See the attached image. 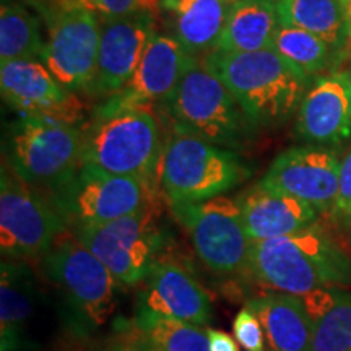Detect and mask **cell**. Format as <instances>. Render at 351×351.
Returning <instances> with one entry per match:
<instances>
[{
	"label": "cell",
	"mask_w": 351,
	"mask_h": 351,
	"mask_svg": "<svg viewBox=\"0 0 351 351\" xmlns=\"http://www.w3.org/2000/svg\"><path fill=\"white\" fill-rule=\"evenodd\" d=\"M173 130L239 150L256 127L225 83L197 62L165 103Z\"/></svg>",
	"instance_id": "cell-6"
},
{
	"label": "cell",
	"mask_w": 351,
	"mask_h": 351,
	"mask_svg": "<svg viewBox=\"0 0 351 351\" xmlns=\"http://www.w3.org/2000/svg\"><path fill=\"white\" fill-rule=\"evenodd\" d=\"M43 15L33 0H2L0 7V64L41 60L46 49Z\"/></svg>",
	"instance_id": "cell-25"
},
{
	"label": "cell",
	"mask_w": 351,
	"mask_h": 351,
	"mask_svg": "<svg viewBox=\"0 0 351 351\" xmlns=\"http://www.w3.org/2000/svg\"><path fill=\"white\" fill-rule=\"evenodd\" d=\"M245 306L261 322L267 351H309L314 322L300 296L267 293Z\"/></svg>",
	"instance_id": "cell-22"
},
{
	"label": "cell",
	"mask_w": 351,
	"mask_h": 351,
	"mask_svg": "<svg viewBox=\"0 0 351 351\" xmlns=\"http://www.w3.org/2000/svg\"><path fill=\"white\" fill-rule=\"evenodd\" d=\"M46 195L69 231H73L138 212L155 200L156 186L82 163Z\"/></svg>",
	"instance_id": "cell-8"
},
{
	"label": "cell",
	"mask_w": 351,
	"mask_h": 351,
	"mask_svg": "<svg viewBox=\"0 0 351 351\" xmlns=\"http://www.w3.org/2000/svg\"><path fill=\"white\" fill-rule=\"evenodd\" d=\"M234 0H160L171 34L189 54L199 59L217 51Z\"/></svg>",
	"instance_id": "cell-21"
},
{
	"label": "cell",
	"mask_w": 351,
	"mask_h": 351,
	"mask_svg": "<svg viewBox=\"0 0 351 351\" xmlns=\"http://www.w3.org/2000/svg\"><path fill=\"white\" fill-rule=\"evenodd\" d=\"M343 228H345L346 234H348V241H350V244H351V217L348 218V221H346V223H345V225H343Z\"/></svg>",
	"instance_id": "cell-34"
},
{
	"label": "cell",
	"mask_w": 351,
	"mask_h": 351,
	"mask_svg": "<svg viewBox=\"0 0 351 351\" xmlns=\"http://www.w3.org/2000/svg\"><path fill=\"white\" fill-rule=\"evenodd\" d=\"M340 161L333 147L311 143L291 147L275 158L258 182L330 217L339 195Z\"/></svg>",
	"instance_id": "cell-13"
},
{
	"label": "cell",
	"mask_w": 351,
	"mask_h": 351,
	"mask_svg": "<svg viewBox=\"0 0 351 351\" xmlns=\"http://www.w3.org/2000/svg\"><path fill=\"white\" fill-rule=\"evenodd\" d=\"M202 64L225 83L256 129L276 127L300 109L311 78L274 49L213 51Z\"/></svg>",
	"instance_id": "cell-1"
},
{
	"label": "cell",
	"mask_w": 351,
	"mask_h": 351,
	"mask_svg": "<svg viewBox=\"0 0 351 351\" xmlns=\"http://www.w3.org/2000/svg\"><path fill=\"white\" fill-rule=\"evenodd\" d=\"M101 19H119L137 12H158L160 0H78Z\"/></svg>",
	"instance_id": "cell-29"
},
{
	"label": "cell",
	"mask_w": 351,
	"mask_h": 351,
	"mask_svg": "<svg viewBox=\"0 0 351 351\" xmlns=\"http://www.w3.org/2000/svg\"><path fill=\"white\" fill-rule=\"evenodd\" d=\"M199 59L191 56L173 34L155 33L145 49L130 82L114 98L125 104L155 106L166 103L181 83L182 77Z\"/></svg>",
	"instance_id": "cell-18"
},
{
	"label": "cell",
	"mask_w": 351,
	"mask_h": 351,
	"mask_svg": "<svg viewBox=\"0 0 351 351\" xmlns=\"http://www.w3.org/2000/svg\"><path fill=\"white\" fill-rule=\"evenodd\" d=\"M251 176L230 148L171 130L158 169V186L169 205L195 204L223 195Z\"/></svg>",
	"instance_id": "cell-5"
},
{
	"label": "cell",
	"mask_w": 351,
	"mask_h": 351,
	"mask_svg": "<svg viewBox=\"0 0 351 351\" xmlns=\"http://www.w3.org/2000/svg\"><path fill=\"white\" fill-rule=\"evenodd\" d=\"M72 232L106 265L121 287L143 283L161 258L165 245L155 200L127 217L103 225L78 228Z\"/></svg>",
	"instance_id": "cell-10"
},
{
	"label": "cell",
	"mask_w": 351,
	"mask_h": 351,
	"mask_svg": "<svg viewBox=\"0 0 351 351\" xmlns=\"http://www.w3.org/2000/svg\"><path fill=\"white\" fill-rule=\"evenodd\" d=\"M208 340L210 351H241L238 340L223 330L208 328Z\"/></svg>",
	"instance_id": "cell-33"
},
{
	"label": "cell",
	"mask_w": 351,
	"mask_h": 351,
	"mask_svg": "<svg viewBox=\"0 0 351 351\" xmlns=\"http://www.w3.org/2000/svg\"><path fill=\"white\" fill-rule=\"evenodd\" d=\"M155 33V12H137L119 19H101L96 73L88 93L101 98L119 93L134 77Z\"/></svg>",
	"instance_id": "cell-15"
},
{
	"label": "cell",
	"mask_w": 351,
	"mask_h": 351,
	"mask_svg": "<svg viewBox=\"0 0 351 351\" xmlns=\"http://www.w3.org/2000/svg\"><path fill=\"white\" fill-rule=\"evenodd\" d=\"M296 134L322 147L351 137V70H332L311 80L298 109Z\"/></svg>",
	"instance_id": "cell-16"
},
{
	"label": "cell",
	"mask_w": 351,
	"mask_h": 351,
	"mask_svg": "<svg viewBox=\"0 0 351 351\" xmlns=\"http://www.w3.org/2000/svg\"><path fill=\"white\" fill-rule=\"evenodd\" d=\"M243 210L245 231L251 241H263L295 232L317 223L319 212L313 205L262 186L245 189L236 197Z\"/></svg>",
	"instance_id": "cell-20"
},
{
	"label": "cell",
	"mask_w": 351,
	"mask_h": 351,
	"mask_svg": "<svg viewBox=\"0 0 351 351\" xmlns=\"http://www.w3.org/2000/svg\"><path fill=\"white\" fill-rule=\"evenodd\" d=\"M192 241L197 256L213 275L247 274L252 241L236 197L217 195L195 204L169 205Z\"/></svg>",
	"instance_id": "cell-11"
},
{
	"label": "cell",
	"mask_w": 351,
	"mask_h": 351,
	"mask_svg": "<svg viewBox=\"0 0 351 351\" xmlns=\"http://www.w3.org/2000/svg\"><path fill=\"white\" fill-rule=\"evenodd\" d=\"M69 228L36 187L3 163L0 176V252L3 258H41Z\"/></svg>",
	"instance_id": "cell-12"
},
{
	"label": "cell",
	"mask_w": 351,
	"mask_h": 351,
	"mask_svg": "<svg viewBox=\"0 0 351 351\" xmlns=\"http://www.w3.org/2000/svg\"><path fill=\"white\" fill-rule=\"evenodd\" d=\"M232 330H234V339L244 351H267L261 322L247 306H244L236 315Z\"/></svg>",
	"instance_id": "cell-30"
},
{
	"label": "cell",
	"mask_w": 351,
	"mask_h": 351,
	"mask_svg": "<svg viewBox=\"0 0 351 351\" xmlns=\"http://www.w3.org/2000/svg\"><path fill=\"white\" fill-rule=\"evenodd\" d=\"M83 127L20 116L7 132L3 155L13 173L49 192L82 165Z\"/></svg>",
	"instance_id": "cell-7"
},
{
	"label": "cell",
	"mask_w": 351,
	"mask_h": 351,
	"mask_svg": "<svg viewBox=\"0 0 351 351\" xmlns=\"http://www.w3.org/2000/svg\"><path fill=\"white\" fill-rule=\"evenodd\" d=\"M309 351H351V293L341 289L339 300L314 320Z\"/></svg>",
	"instance_id": "cell-28"
},
{
	"label": "cell",
	"mask_w": 351,
	"mask_h": 351,
	"mask_svg": "<svg viewBox=\"0 0 351 351\" xmlns=\"http://www.w3.org/2000/svg\"><path fill=\"white\" fill-rule=\"evenodd\" d=\"M103 351H158L132 320H124L117 324L116 335Z\"/></svg>",
	"instance_id": "cell-31"
},
{
	"label": "cell",
	"mask_w": 351,
	"mask_h": 351,
	"mask_svg": "<svg viewBox=\"0 0 351 351\" xmlns=\"http://www.w3.org/2000/svg\"><path fill=\"white\" fill-rule=\"evenodd\" d=\"M274 51L313 77L337 70L346 54L337 51L315 34L280 21L274 38Z\"/></svg>",
	"instance_id": "cell-26"
},
{
	"label": "cell",
	"mask_w": 351,
	"mask_h": 351,
	"mask_svg": "<svg viewBox=\"0 0 351 351\" xmlns=\"http://www.w3.org/2000/svg\"><path fill=\"white\" fill-rule=\"evenodd\" d=\"M161 155L160 121L153 106L125 104L109 96L83 124V165L156 186Z\"/></svg>",
	"instance_id": "cell-3"
},
{
	"label": "cell",
	"mask_w": 351,
	"mask_h": 351,
	"mask_svg": "<svg viewBox=\"0 0 351 351\" xmlns=\"http://www.w3.org/2000/svg\"><path fill=\"white\" fill-rule=\"evenodd\" d=\"M351 217V147L340 161V182L339 195L330 218L343 226Z\"/></svg>",
	"instance_id": "cell-32"
},
{
	"label": "cell",
	"mask_w": 351,
	"mask_h": 351,
	"mask_svg": "<svg viewBox=\"0 0 351 351\" xmlns=\"http://www.w3.org/2000/svg\"><path fill=\"white\" fill-rule=\"evenodd\" d=\"M348 12H350V20H351V0L348 2Z\"/></svg>",
	"instance_id": "cell-35"
},
{
	"label": "cell",
	"mask_w": 351,
	"mask_h": 351,
	"mask_svg": "<svg viewBox=\"0 0 351 351\" xmlns=\"http://www.w3.org/2000/svg\"><path fill=\"white\" fill-rule=\"evenodd\" d=\"M39 287L26 261L3 258L0 263V351H34L33 319Z\"/></svg>",
	"instance_id": "cell-19"
},
{
	"label": "cell",
	"mask_w": 351,
	"mask_h": 351,
	"mask_svg": "<svg viewBox=\"0 0 351 351\" xmlns=\"http://www.w3.org/2000/svg\"><path fill=\"white\" fill-rule=\"evenodd\" d=\"M278 26V0H234L217 51L274 49V38Z\"/></svg>",
	"instance_id": "cell-23"
},
{
	"label": "cell",
	"mask_w": 351,
	"mask_h": 351,
	"mask_svg": "<svg viewBox=\"0 0 351 351\" xmlns=\"http://www.w3.org/2000/svg\"><path fill=\"white\" fill-rule=\"evenodd\" d=\"M0 88L8 106L20 116L83 127L85 104L41 60H13L0 65Z\"/></svg>",
	"instance_id": "cell-14"
},
{
	"label": "cell",
	"mask_w": 351,
	"mask_h": 351,
	"mask_svg": "<svg viewBox=\"0 0 351 351\" xmlns=\"http://www.w3.org/2000/svg\"><path fill=\"white\" fill-rule=\"evenodd\" d=\"M247 274L276 293L304 296L351 283V258L322 226L295 234L252 241Z\"/></svg>",
	"instance_id": "cell-2"
},
{
	"label": "cell",
	"mask_w": 351,
	"mask_h": 351,
	"mask_svg": "<svg viewBox=\"0 0 351 351\" xmlns=\"http://www.w3.org/2000/svg\"><path fill=\"white\" fill-rule=\"evenodd\" d=\"M132 322L158 351H210L208 327L145 311H135Z\"/></svg>",
	"instance_id": "cell-27"
},
{
	"label": "cell",
	"mask_w": 351,
	"mask_h": 351,
	"mask_svg": "<svg viewBox=\"0 0 351 351\" xmlns=\"http://www.w3.org/2000/svg\"><path fill=\"white\" fill-rule=\"evenodd\" d=\"M46 25L43 64L65 88L90 90L96 73L101 21L78 0H33Z\"/></svg>",
	"instance_id": "cell-9"
},
{
	"label": "cell",
	"mask_w": 351,
	"mask_h": 351,
	"mask_svg": "<svg viewBox=\"0 0 351 351\" xmlns=\"http://www.w3.org/2000/svg\"><path fill=\"white\" fill-rule=\"evenodd\" d=\"M350 0H278L280 21L327 41L337 51L351 49Z\"/></svg>",
	"instance_id": "cell-24"
},
{
	"label": "cell",
	"mask_w": 351,
	"mask_h": 351,
	"mask_svg": "<svg viewBox=\"0 0 351 351\" xmlns=\"http://www.w3.org/2000/svg\"><path fill=\"white\" fill-rule=\"evenodd\" d=\"M44 276L56 288L65 327L88 337L111 317L119 282L72 231H65L39 258Z\"/></svg>",
	"instance_id": "cell-4"
},
{
	"label": "cell",
	"mask_w": 351,
	"mask_h": 351,
	"mask_svg": "<svg viewBox=\"0 0 351 351\" xmlns=\"http://www.w3.org/2000/svg\"><path fill=\"white\" fill-rule=\"evenodd\" d=\"M137 311L207 327L212 319L208 293L178 262L160 258L143 282Z\"/></svg>",
	"instance_id": "cell-17"
}]
</instances>
